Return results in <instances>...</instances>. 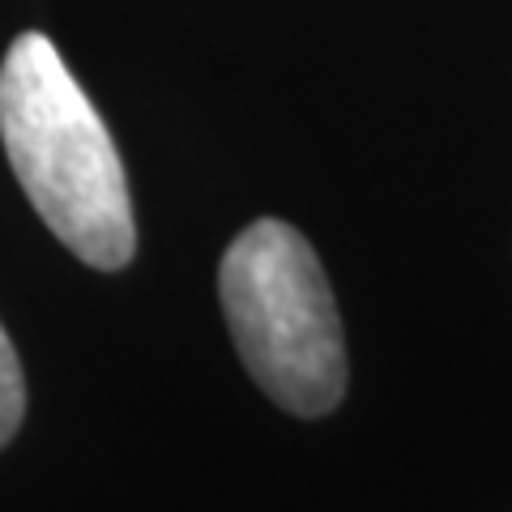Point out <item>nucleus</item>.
Returning a JSON list of instances; mask_svg holds the SVG:
<instances>
[{
    "label": "nucleus",
    "mask_w": 512,
    "mask_h": 512,
    "mask_svg": "<svg viewBox=\"0 0 512 512\" xmlns=\"http://www.w3.org/2000/svg\"><path fill=\"white\" fill-rule=\"evenodd\" d=\"M26 414V376H22V359L13 350L5 325H0V448H5L22 427Z\"/></svg>",
    "instance_id": "3"
},
{
    "label": "nucleus",
    "mask_w": 512,
    "mask_h": 512,
    "mask_svg": "<svg viewBox=\"0 0 512 512\" xmlns=\"http://www.w3.org/2000/svg\"><path fill=\"white\" fill-rule=\"evenodd\" d=\"M222 316L248 376L299 419L346 397V338L312 244L278 218H256L218 265Z\"/></svg>",
    "instance_id": "2"
},
{
    "label": "nucleus",
    "mask_w": 512,
    "mask_h": 512,
    "mask_svg": "<svg viewBox=\"0 0 512 512\" xmlns=\"http://www.w3.org/2000/svg\"><path fill=\"white\" fill-rule=\"evenodd\" d=\"M0 141L30 205L77 261L94 269L133 261L137 227L120 150L39 30L13 39L0 64Z\"/></svg>",
    "instance_id": "1"
}]
</instances>
